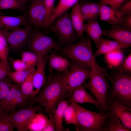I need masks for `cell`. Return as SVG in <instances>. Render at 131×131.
I'll return each mask as SVG.
<instances>
[{
    "mask_svg": "<svg viewBox=\"0 0 131 131\" xmlns=\"http://www.w3.org/2000/svg\"><path fill=\"white\" fill-rule=\"evenodd\" d=\"M50 75L46 83L36 97L31 100L33 105L36 103L45 109L50 118L60 101L65 97L63 81V73Z\"/></svg>",
    "mask_w": 131,
    "mask_h": 131,
    "instance_id": "cell-1",
    "label": "cell"
},
{
    "mask_svg": "<svg viewBox=\"0 0 131 131\" xmlns=\"http://www.w3.org/2000/svg\"><path fill=\"white\" fill-rule=\"evenodd\" d=\"M90 38L88 36L82 38L77 43L70 44L63 48L61 47L59 50L71 60L88 68L101 72L111 81V79L106 70L96 62Z\"/></svg>",
    "mask_w": 131,
    "mask_h": 131,
    "instance_id": "cell-2",
    "label": "cell"
},
{
    "mask_svg": "<svg viewBox=\"0 0 131 131\" xmlns=\"http://www.w3.org/2000/svg\"><path fill=\"white\" fill-rule=\"evenodd\" d=\"M71 102L76 112L77 124L75 129L77 131H102L107 120L110 116L109 111L107 112H96L88 110L75 102Z\"/></svg>",
    "mask_w": 131,
    "mask_h": 131,
    "instance_id": "cell-3",
    "label": "cell"
},
{
    "mask_svg": "<svg viewBox=\"0 0 131 131\" xmlns=\"http://www.w3.org/2000/svg\"><path fill=\"white\" fill-rule=\"evenodd\" d=\"M70 66L63 73L65 96L68 98L74 90L89 79L92 69L71 60Z\"/></svg>",
    "mask_w": 131,
    "mask_h": 131,
    "instance_id": "cell-4",
    "label": "cell"
},
{
    "mask_svg": "<svg viewBox=\"0 0 131 131\" xmlns=\"http://www.w3.org/2000/svg\"><path fill=\"white\" fill-rule=\"evenodd\" d=\"M105 76L102 73L92 69L88 82L84 86L93 95L100 104L103 112L108 111L107 94L110 87Z\"/></svg>",
    "mask_w": 131,
    "mask_h": 131,
    "instance_id": "cell-5",
    "label": "cell"
},
{
    "mask_svg": "<svg viewBox=\"0 0 131 131\" xmlns=\"http://www.w3.org/2000/svg\"><path fill=\"white\" fill-rule=\"evenodd\" d=\"M113 86L107 94L119 100L131 109V76L128 74L118 73L111 78Z\"/></svg>",
    "mask_w": 131,
    "mask_h": 131,
    "instance_id": "cell-6",
    "label": "cell"
},
{
    "mask_svg": "<svg viewBox=\"0 0 131 131\" xmlns=\"http://www.w3.org/2000/svg\"><path fill=\"white\" fill-rule=\"evenodd\" d=\"M49 27L57 36L60 42L67 46L73 43L72 42L78 37L68 11L56 19Z\"/></svg>",
    "mask_w": 131,
    "mask_h": 131,
    "instance_id": "cell-7",
    "label": "cell"
},
{
    "mask_svg": "<svg viewBox=\"0 0 131 131\" xmlns=\"http://www.w3.org/2000/svg\"><path fill=\"white\" fill-rule=\"evenodd\" d=\"M27 44L29 50L36 54L39 58L53 49L59 50L61 48L59 44L53 39L37 32H31Z\"/></svg>",
    "mask_w": 131,
    "mask_h": 131,
    "instance_id": "cell-8",
    "label": "cell"
},
{
    "mask_svg": "<svg viewBox=\"0 0 131 131\" xmlns=\"http://www.w3.org/2000/svg\"><path fill=\"white\" fill-rule=\"evenodd\" d=\"M43 107L38 104L20 107L11 112L9 114L15 127L18 131H27L29 121L32 116L38 112L41 113Z\"/></svg>",
    "mask_w": 131,
    "mask_h": 131,
    "instance_id": "cell-9",
    "label": "cell"
},
{
    "mask_svg": "<svg viewBox=\"0 0 131 131\" xmlns=\"http://www.w3.org/2000/svg\"><path fill=\"white\" fill-rule=\"evenodd\" d=\"M4 30L9 46L14 50L20 49L27 44L31 32V28L28 25L24 28Z\"/></svg>",
    "mask_w": 131,
    "mask_h": 131,
    "instance_id": "cell-10",
    "label": "cell"
},
{
    "mask_svg": "<svg viewBox=\"0 0 131 131\" xmlns=\"http://www.w3.org/2000/svg\"><path fill=\"white\" fill-rule=\"evenodd\" d=\"M46 12L43 0H32L27 14L28 22L38 27H44Z\"/></svg>",
    "mask_w": 131,
    "mask_h": 131,
    "instance_id": "cell-11",
    "label": "cell"
},
{
    "mask_svg": "<svg viewBox=\"0 0 131 131\" xmlns=\"http://www.w3.org/2000/svg\"><path fill=\"white\" fill-rule=\"evenodd\" d=\"M49 57L47 54L44 55L39 59L37 63V68L33 78V91L29 97L31 100L36 97L46 83V78L45 75V69Z\"/></svg>",
    "mask_w": 131,
    "mask_h": 131,
    "instance_id": "cell-12",
    "label": "cell"
},
{
    "mask_svg": "<svg viewBox=\"0 0 131 131\" xmlns=\"http://www.w3.org/2000/svg\"><path fill=\"white\" fill-rule=\"evenodd\" d=\"M107 98L109 102L108 111L117 116L126 127L131 129V109L107 94Z\"/></svg>",
    "mask_w": 131,
    "mask_h": 131,
    "instance_id": "cell-13",
    "label": "cell"
},
{
    "mask_svg": "<svg viewBox=\"0 0 131 131\" xmlns=\"http://www.w3.org/2000/svg\"><path fill=\"white\" fill-rule=\"evenodd\" d=\"M102 35L126 45H131V29L117 25H112L108 29L102 30Z\"/></svg>",
    "mask_w": 131,
    "mask_h": 131,
    "instance_id": "cell-14",
    "label": "cell"
},
{
    "mask_svg": "<svg viewBox=\"0 0 131 131\" xmlns=\"http://www.w3.org/2000/svg\"><path fill=\"white\" fill-rule=\"evenodd\" d=\"M100 3V8L99 15L102 21L106 22L112 25H120L126 15L105 4Z\"/></svg>",
    "mask_w": 131,
    "mask_h": 131,
    "instance_id": "cell-15",
    "label": "cell"
},
{
    "mask_svg": "<svg viewBox=\"0 0 131 131\" xmlns=\"http://www.w3.org/2000/svg\"><path fill=\"white\" fill-rule=\"evenodd\" d=\"M70 103L74 102L77 103H90L93 104L102 112L101 106L97 100L87 92L85 87L81 85L76 88L68 98Z\"/></svg>",
    "mask_w": 131,
    "mask_h": 131,
    "instance_id": "cell-16",
    "label": "cell"
},
{
    "mask_svg": "<svg viewBox=\"0 0 131 131\" xmlns=\"http://www.w3.org/2000/svg\"><path fill=\"white\" fill-rule=\"evenodd\" d=\"M48 62L50 74L53 69L58 73L65 72L68 70L71 65V62L67 58L56 54L54 51L49 56Z\"/></svg>",
    "mask_w": 131,
    "mask_h": 131,
    "instance_id": "cell-17",
    "label": "cell"
},
{
    "mask_svg": "<svg viewBox=\"0 0 131 131\" xmlns=\"http://www.w3.org/2000/svg\"><path fill=\"white\" fill-rule=\"evenodd\" d=\"M0 23L3 25V29L6 31L17 29L22 25H28L26 18L22 15L18 16H0Z\"/></svg>",
    "mask_w": 131,
    "mask_h": 131,
    "instance_id": "cell-18",
    "label": "cell"
},
{
    "mask_svg": "<svg viewBox=\"0 0 131 131\" xmlns=\"http://www.w3.org/2000/svg\"><path fill=\"white\" fill-rule=\"evenodd\" d=\"M70 16L77 36L81 38L84 32V21L80 11L78 2L73 7Z\"/></svg>",
    "mask_w": 131,
    "mask_h": 131,
    "instance_id": "cell-19",
    "label": "cell"
},
{
    "mask_svg": "<svg viewBox=\"0 0 131 131\" xmlns=\"http://www.w3.org/2000/svg\"><path fill=\"white\" fill-rule=\"evenodd\" d=\"M80 0H60L54 7L52 13L45 24L44 28H46L57 18L68 11Z\"/></svg>",
    "mask_w": 131,
    "mask_h": 131,
    "instance_id": "cell-20",
    "label": "cell"
},
{
    "mask_svg": "<svg viewBox=\"0 0 131 131\" xmlns=\"http://www.w3.org/2000/svg\"><path fill=\"white\" fill-rule=\"evenodd\" d=\"M102 30L98 23L95 20H92L84 24V31L91 38L97 48L102 38Z\"/></svg>",
    "mask_w": 131,
    "mask_h": 131,
    "instance_id": "cell-21",
    "label": "cell"
},
{
    "mask_svg": "<svg viewBox=\"0 0 131 131\" xmlns=\"http://www.w3.org/2000/svg\"><path fill=\"white\" fill-rule=\"evenodd\" d=\"M70 103L69 101L64 98L59 103L52 114L51 119L54 123L56 131H67L63 125L65 110L67 105Z\"/></svg>",
    "mask_w": 131,
    "mask_h": 131,
    "instance_id": "cell-22",
    "label": "cell"
},
{
    "mask_svg": "<svg viewBox=\"0 0 131 131\" xmlns=\"http://www.w3.org/2000/svg\"><path fill=\"white\" fill-rule=\"evenodd\" d=\"M127 46L115 41L102 38L100 44L95 52V57L101 55L106 54L113 50L128 48Z\"/></svg>",
    "mask_w": 131,
    "mask_h": 131,
    "instance_id": "cell-23",
    "label": "cell"
},
{
    "mask_svg": "<svg viewBox=\"0 0 131 131\" xmlns=\"http://www.w3.org/2000/svg\"><path fill=\"white\" fill-rule=\"evenodd\" d=\"M110 113V116L103 127L102 131H131L123 124L117 116Z\"/></svg>",
    "mask_w": 131,
    "mask_h": 131,
    "instance_id": "cell-24",
    "label": "cell"
},
{
    "mask_svg": "<svg viewBox=\"0 0 131 131\" xmlns=\"http://www.w3.org/2000/svg\"><path fill=\"white\" fill-rule=\"evenodd\" d=\"M48 119L42 113L34 114L29 122L28 131H42L47 124Z\"/></svg>",
    "mask_w": 131,
    "mask_h": 131,
    "instance_id": "cell-25",
    "label": "cell"
},
{
    "mask_svg": "<svg viewBox=\"0 0 131 131\" xmlns=\"http://www.w3.org/2000/svg\"><path fill=\"white\" fill-rule=\"evenodd\" d=\"M105 54L107 62L112 67L120 66L124 59V55L121 49L114 50Z\"/></svg>",
    "mask_w": 131,
    "mask_h": 131,
    "instance_id": "cell-26",
    "label": "cell"
},
{
    "mask_svg": "<svg viewBox=\"0 0 131 131\" xmlns=\"http://www.w3.org/2000/svg\"><path fill=\"white\" fill-rule=\"evenodd\" d=\"M35 69V67H31L29 68L28 75L20 86V89L22 94L26 98H29L33 92V78Z\"/></svg>",
    "mask_w": 131,
    "mask_h": 131,
    "instance_id": "cell-27",
    "label": "cell"
},
{
    "mask_svg": "<svg viewBox=\"0 0 131 131\" xmlns=\"http://www.w3.org/2000/svg\"><path fill=\"white\" fill-rule=\"evenodd\" d=\"M20 90V87L19 86L16 84H13L6 97L1 101L7 113L9 112H11L13 104L18 92Z\"/></svg>",
    "mask_w": 131,
    "mask_h": 131,
    "instance_id": "cell-28",
    "label": "cell"
},
{
    "mask_svg": "<svg viewBox=\"0 0 131 131\" xmlns=\"http://www.w3.org/2000/svg\"><path fill=\"white\" fill-rule=\"evenodd\" d=\"M9 51V45L7 40L5 31L0 29V60L5 64L10 70L8 61Z\"/></svg>",
    "mask_w": 131,
    "mask_h": 131,
    "instance_id": "cell-29",
    "label": "cell"
},
{
    "mask_svg": "<svg viewBox=\"0 0 131 131\" xmlns=\"http://www.w3.org/2000/svg\"><path fill=\"white\" fill-rule=\"evenodd\" d=\"M64 120L67 124H77L76 112L75 109L72 103L69 104L65 110L64 114Z\"/></svg>",
    "mask_w": 131,
    "mask_h": 131,
    "instance_id": "cell-30",
    "label": "cell"
},
{
    "mask_svg": "<svg viewBox=\"0 0 131 131\" xmlns=\"http://www.w3.org/2000/svg\"><path fill=\"white\" fill-rule=\"evenodd\" d=\"M25 8V5L18 0H0V10L16 9L22 11Z\"/></svg>",
    "mask_w": 131,
    "mask_h": 131,
    "instance_id": "cell-31",
    "label": "cell"
},
{
    "mask_svg": "<svg viewBox=\"0 0 131 131\" xmlns=\"http://www.w3.org/2000/svg\"><path fill=\"white\" fill-rule=\"evenodd\" d=\"M21 58L26 65L28 69L31 67H35L39 59L36 54L30 51L23 52Z\"/></svg>",
    "mask_w": 131,
    "mask_h": 131,
    "instance_id": "cell-32",
    "label": "cell"
},
{
    "mask_svg": "<svg viewBox=\"0 0 131 131\" xmlns=\"http://www.w3.org/2000/svg\"><path fill=\"white\" fill-rule=\"evenodd\" d=\"M9 76L0 80V100L2 101L6 97L13 85Z\"/></svg>",
    "mask_w": 131,
    "mask_h": 131,
    "instance_id": "cell-33",
    "label": "cell"
},
{
    "mask_svg": "<svg viewBox=\"0 0 131 131\" xmlns=\"http://www.w3.org/2000/svg\"><path fill=\"white\" fill-rule=\"evenodd\" d=\"M29 73L28 70L10 72L8 76L14 82L20 86L27 78Z\"/></svg>",
    "mask_w": 131,
    "mask_h": 131,
    "instance_id": "cell-34",
    "label": "cell"
},
{
    "mask_svg": "<svg viewBox=\"0 0 131 131\" xmlns=\"http://www.w3.org/2000/svg\"><path fill=\"white\" fill-rule=\"evenodd\" d=\"M15 127L9 115L0 120V131H13Z\"/></svg>",
    "mask_w": 131,
    "mask_h": 131,
    "instance_id": "cell-35",
    "label": "cell"
},
{
    "mask_svg": "<svg viewBox=\"0 0 131 131\" xmlns=\"http://www.w3.org/2000/svg\"><path fill=\"white\" fill-rule=\"evenodd\" d=\"M100 8V3L91 2L90 9L87 21L95 20L99 15Z\"/></svg>",
    "mask_w": 131,
    "mask_h": 131,
    "instance_id": "cell-36",
    "label": "cell"
},
{
    "mask_svg": "<svg viewBox=\"0 0 131 131\" xmlns=\"http://www.w3.org/2000/svg\"><path fill=\"white\" fill-rule=\"evenodd\" d=\"M80 11L84 21H87L90 12L91 2L87 0L78 1Z\"/></svg>",
    "mask_w": 131,
    "mask_h": 131,
    "instance_id": "cell-37",
    "label": "cell"
},
{
    "mask_svg": "<svg viewBox=\"0 0 131 131\" xmlns=\"http://www.w3.org/2000/svg\"><path fill=\"white\" fill-rule=\"evenodd\" d=\"M55 0H43L46 12L45 25L50 17L53 10L54 8V6Z\"/></svg>",
    "mask_w": 131,
    "mask_h": 131,
    "instance_id": "cell-38",
    "label": "cell"
},
{
    "mask_svg": "<svg viewBox=\"0 0 131 131\" xmlns=\"http://www.w3.org/2000/svg\"><path fill=\"white\" fill-rule=\"evenodd\" d=\"M119 72L129 73L131 72V54L130 53L125 60L122 65L119 68Z\"/></svg>",
    "mask_w": 131,
    "mask_h": 131,
    "instance_id": "cell-39",
    "label": "cell"
},
{
    "mask_svg": "<svg viewBox=\"0 0 131 131\" xmlns=\"http://www.w3.org/2000/svg\"><path fill=\"white\" fill-rule=\"evenodd\" d=\"M117 10L126 15H131V0H126Z\"/></svg>",
    "mask_w": 131,
    "mask_h": 131,
    "instance_id": "cell-40",
    "label": "cell"
},
{
    "mask_svg": "<svg viewBox=\"0 0 131 131\" xmlns=\"http://www.w3.org/2000/svg\"><path fill=\"white\" fill-rule=\"evenodd\" d=\"M126 0H102L100 3L106 4L117 10Z\"/></svg>",
    "mask_w": 131,
    "mask_h": 131,
    "instance_id": "cell-41",
    "label": "cell"
},
{
    "mask_svg": "<svg viewBox=\"0 0 131 131\" xmlns=\"http://www.w3.org/2000/svg\"><path fill=\"white\" fill-rule=\"evenodd\" d=\"M13 66L16 71L28 70L26 65L21 59H16L12 63Z\"/></svg>",
    "mask_w": 131,
    "mask_h": 131,
    "instance_id": "cell-42",
    "label": "cell"
},
{
    "mask_svg": "<svg viewBox=\"0 0 131 131\" xmlns=\"http://www.w3.org/2000/svg\"><path fill=\"white\" fill-rule=\"evenodd\" d=\"M10 72L5 63L0 60V80L8 76Z\"/></svg>",
    "mask_w": 131,
    "mask_h": 131,
    "instance_id": "cell-43",
    "label": "cell"
},
{
    "mask_svg": "<svg viewBox=\"0 0 131 131\" xmlns=\"http://www.w3.org/2000/svg\"><path fill=\"white\" fill-rule=\"evenodd\" d=\"M120 25L131 29V15H127L125 16Z\"/></svg>",
    "mask_w": 131,
    "mask_h": 131,
    "instance_id": "cell-44",
    "label": "cell"
},
{
    "mask_svg": "<svg viewBox=\"0 0 131 131\" xmlns=\"http://www.w3.org/2000/svg\"><path fill=\"white\" fill-rule=\"evenodd\" d=\"M56 131L55 125L52 119H49L47 124L42 131Z\"/></svg>",
    "mask_w": 131,
    "mask_h": 131,
    "instance_id": "cell-45",
    "label": "cell"
},
{
    "mask_svg": "<svg viewBox=\"0 0 131 131\" xmlns=\"http://www.w3.org/2000/svg\"><path fill=\"white\" fill-rule=\"evenodd\" d=\"M7 113L2 101L0 100V120L7 116Z\"/></svg>",
    "mask_w": 131,
    "mask_h": 131,
    "instance_id": "cell-46",
    "label": "cell"
},
{
    "mask_svg": "<svg viewBox=\"0 0 131 131\" xmlns=\"http://www.w3.org/2000/svg\"><path fill=\"white\" fill-rule=\"evenodd\" d=\"M23 5H25L30 0H18Z\"/></svg>",
    "mask_w": 131,
    "mask_h": 131,
    "instance_id": "cell-47",
    "label": "cell"
},
{
    "mask_svg": "<svg viewBox=\"0 0 131 131\" xmlns=\"http://www.w3.org/2000/svg\"><path fill=\"white\" fill-rule=\"evenodd\" d=\"M3 25L0 23V29H1V28H3Z\"/></svg>",
    "mask_w": 131,
    "mask_h": 131,
    "instance_id": "cell-48",
    "label": "cell"
}]
</instances>
